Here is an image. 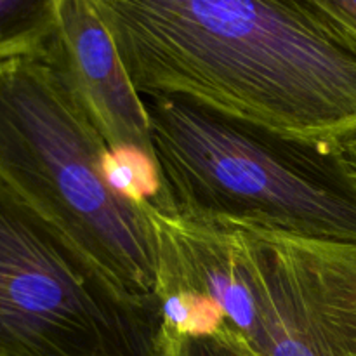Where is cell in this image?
I'll list each match as a JSON object with an SVG mask.
<instances>
[{
  "mask_svg": "<svg viewBox=\"0 0 356 356\" xmlns=\"http://www.w3.org/2000/svg\"><path fill=\"white\" fill-rule=\"evenodd\" d=\"M163 329L176 336H209L225 325L221 308L191 291H170L160 298Z\"/></svg>",
  "mask_w": 356,
  "mask_h": 356,
  "instance_id": "obj_9",
  "label": "cell"
},
{
  "mask_svg": "<svg viewBox=\"0 0 356 356\" xmlns=\"http://www.w3.org/2000/svg\"><path fill=\"white\" fill-rule=\"evenodd\" d=\"M110 145L49 47L0 63V179L58 226L127 298L160 305L148 205L111 190Z\"/></svg>",
  "mask_w": 356,
  "mask_h": 356,
  "instance_id": "obj_3",
  "label": "cell"
},
{
  "mask_svg": "<svg viewBox=\"0 0 356 356\" xmlns=\"http://www.w3.org/2000/svg\"><path fill=\"white\" fill-rule=\"evenodd\" d=\"M160 298H211L256 356H356V245L211 228L149 205Z\"/></svg>",
  "mask_w": 356,
  "mask_h": 356,
  "instance_id": "obj_4",
  "label": "cell"
},
{
  "mask_svg": "<svg viewBox=\"0 0 356 356\" xmlns=\"http://www.w3.org/2000/svg\"><path fill=\"white\" fill-rule=\"evenodd\" d=\"M49 51L111 148L152 152L141 96L127 76L110 31L87 0H59Z\"/></svg>",
  "mask_w": 356,
  "mask_h": 356,
  "instance_id": "obj_6",
  "label": "cell"
},
{
  "mask_svg": "<svg viewBox=\"0 0 356 356\" xmlns=\"http://www.w3.org/2000/svg\"><path fill=\"white\" fill-rule=\"evenodd\" d=\"M59 0H0V63L45 51L58 30Z\"/></svg>",
  "mask_w": 356,
  "mask_h": 356,
  "instance_id": "obj_7",
  "label": "cell"
},
{
  "mask_svg": "<svg viewBox=\"0 0 356 356\" xmlns=\"http://www.w3.org/2000/svg\"><path fill=\"white\" fill-rule=\"evenodd\" d=\"M160 356H256L228 325L209 336H176L163 329Z\"/></svg>",
  "mask_w": 356,
  "mask_h": 356,
  "instance_id": "obj_10",
  "label": "cell"
},
{
  "mask_svg": "<svg viewBox=\"0 0 356 356\" xmlns=\"http://www.w3.org/2000/svg\"><path fill=\"white\" fill-rule=\"evenodd\" d=\"M101 167L115 193L141 207L160 209L163 191L153 153L134 146H110Z\"/></svg>",
  "mask_w": 356,
  "mask_h": 356,
  "instance_id": "obj_8",
  "label": "cell"
},
{
  "mask_svg": "<svg viewBox=\"0 0 356 356\" xmlns=\"http://www.w3.org/2000/svg\"><path fill=\"white\" fill-rule=\"evenodd\" d=\"M334 146H336V149L339 152L341 159L346 163L350 172L356 177V132L348 136V138H343L341 141L334 143Z\"/></svg>",
  "mask_w": 356,
  "mask_h": 356,
  "instance_id": "obj_12",
  "label": "cell"
},
{
  "mask_svg": "<svg viewBox=\"0 0 356 356\" xmlns=\"http://www.w3.org/2000/svg\"><path fill=\"white\" fill-rule=\"evenodd\" d=\"M160 305L127 298L0 179V356H160Z\"/></svg>",
  "mask_w": 356,
  "mask_h": 356,
  "instance_id": "obj_5",
  "label": "cell"
},
{
  "mask_svg": "<svg viewBox=\"0 0 356 356\" xmlns=\"http://www.w3.org/2000/svg\"><path fill=\"white\" fill-rule=\"evenodd\" d=\"M141 94L313 141L356 132V35L316 0H87Z\"/></svg>",
  "mask_w": 356,
  "mask_h": 356,
  "instance_id": "obj_1",
  "label": "cell"
},
{
  "mask_svg": "<svg viewBox=\"0 0 356 356\" xmlns=\"http://www.w3.org/2000/svg\"><path fill=\"white\" fill-rule=\"evenodd\" d=\"M356 35V0H316Z\"/></svg>",
  "mask_w": 356,
  "mask_h": 356,
  "instance_id": "obj_11",
  "label": "cell"
},
{
  "mask_svg": "<svg viewBox=\"0 0 356 356\" xmlns=\"http://www.w3.org/2000/svg\"><path fill=\"white\" fill-rule=\"evenodd\" d=\"M162 181L155 211L356 245V177L334 145L299 138L179 94H141Z\"/></svg>",
  "mask_w": 356,
  "mask_h": 356,
  "instance_id": "obj_2",
  "label": "cell"
}]
</instances>
